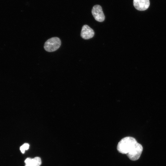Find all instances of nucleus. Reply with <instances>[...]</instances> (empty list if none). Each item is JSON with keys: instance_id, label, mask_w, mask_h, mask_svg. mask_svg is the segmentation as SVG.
Instances as JSON below:
<instances>
[{"instance_id": "nucleus-2", "label": "nucleus", "mask_w": 166, "mask_h": 166, "mask_svg": "<svg viewBox=\"0 0 166 166\" xmlns=\"http://www.w3.org/2000/svg\"><path fill=\"white\" fill-rule=\"evenodd\" d=\"M61 41L58 38L53 37L47 40L45 43L44 48L47 51L52 52L57 50L61 45Z\"/></svg>"}, {"instance_id": "nucleus-5", "label": "nucleus", "mask_w": 166, "mask_h": 166, "mask_svg": "<svg viewBox=\"0 0 166 166\" xmlns=\"http://www.w3.org/2000/svg\"><path fill=\"white\" fill-rule=\"evenodd\" d=\"M94 34L93 30L88 25H85L82 27L81 36L85 39H89L93 37Z\"/></svg>"}, {"instance_id": "nucleus-4", "label": "nucleus", "mask_w": 166, "mask_h": 166, "mask_svg": "<svg viewBox=\"0 0 166 166\" xmlns=\"http://www.w3.org/2000/svg\"><path fill=\"white\" fill-rule=\"evenodd\" d=\"M133 4L135 8L139 11L146 10L150 5L149 0H133Z\"/></svg>"}, {"instance_id": "nucleus-1", "label": "nucleus", "mask_w": 166, "mask_h": 166, "mask_svg": "<svg viewBox=\"0 0 166 166\" xmlns=\"http://www.w3.org/2000/svg\"><path fill=\"white\" fill-rule=\"evenodd\" d=\"M117 149L123 154H126L132 160H138L142 152L143 148L134 138L130 136L125 137L118 142Z\"/></svg>"}, {"instance_id": "nucleus-7", "label": "nucleus", "mask_w": 166, "mask_h": 166, "mask_svg": "<svg viewBox=\"0 0 166 166\" xmlns=\"http://www.w3.org/2000/svg\"><path fill=\"white\" fill-rule=\"evenodd\" d=\"M29 147V145L27 143H25L20 147V150L21 152L24 153L26 150H28Z\"/></svg>"}, {"instance_id": "nucleus-6", "label": "nucleus", "mask_w": 166, "mask_h": 166, "mask_svg": "<svg viewBox=\"0 0 166 166\" xmlns=\"http://www.w3.org/2000/svg\"><path fill=\"white\" fill-rule=\"evenodd\" d=\"M42 163L41 158L36 157L32 159L30 163L26 164L25 166H40Z\"/></svg>"}, {"instance_id": "nucleus-3", "label": "nucleus", "mask_w": 166, "mask_h": 166, "mask_svg": "<svg viewBox=\"0 0 166 166\" xmlns=\"http://www.w3.org/2000/svg\"><path fill=\"white\" fill-rule=\"evenodd\" d=\"M92 14L95 19L99 22H103L105 19V16L101 7L97 5L94 6L92 10Z\"/></svg>"}]
</instances>
